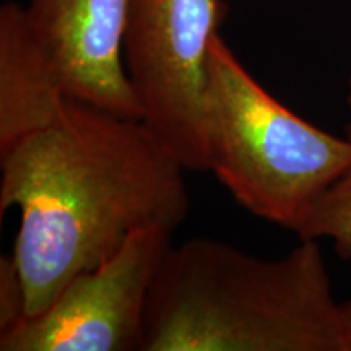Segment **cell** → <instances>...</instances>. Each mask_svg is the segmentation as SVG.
Returning <instances> with one entry per match:
<instances>
[{"mask_svg":"<svg viewBox=\"0 0 351 351\" xmlns=\"http://www.w3.org/2000/svg\"><path fill=\"white\" fill-rule=\"evenodd\" d=\"M129 5L130 0H28L23 8L70 98L142 121L124 65Z\"/></svg>","mask_w":351,"mask_h":351,"instance_id":"8992f818","label":"cell"},{"mask_svg":"<svg viewBox=\"0 0 351 351\" xmlns=\"http://www.w3.org/2000/svg\"><path fill=\"white\" fill-rule=\"evenodd\" d=\"M291 231L300 239H330L351 261V165L302 210Z\"/></svg>","mask_w":351,"mask_h":351,"instance_id":"ba28073f","label":"cell"},{"mask_svg":"<svg viewBox=\"0 0 351 351\" xmlns=\"http://www.w3.org/2000/svg\"><path fill=\"white\" fill-rule=\"evenodd\" d=\"M142 351H351V324L319 241L261 258L192 238L160 263Z\"/></svg>","mask_w":351,"mask_h":351,"instance_id":"7a4b0ae2","label":"cell"},{"mask_svg":"<svg viewBox=\"0 0 351 351\" xmlns=\"http://www.w3.org/2000/svg\"><path fill=\"white\" fill-rule=\"evenodd\" d=\"M0 215L20 212L13 257L26 317L135 231L178 230L191 207L187 169L142 121L73 98L52 124L0 150Z\"/></svg>","mask_w":351,"mask_h":351,"instance_id":"6da1fadb","label":"cell"},{"mask_svg":"<svg viewBox=\"0 0 351 351\" xmlns=\"http://www.w3.org/2000/svg\"><path fill=\"white\" fill-rule=\"evenodd\" d=\"M207 165L241 207L291 230L351 165V138L302 119L251 75L221 34L212 41L205 86Z\"/></svg>","mask_w":351,"mask_h":351,"instance_id":"3957f363","label":"cell"},{"mask_svg":"<svg viewBox=\"0 0 351 351\" xmlns=\"http://www.w3.org/2000/svg\"><path fill=\"white\" fill-rule=\"evenodd\" d=\"M346 103H348V106L351 108V78L348 80V93H346ZM346 135L351 138V124L346 127Z\"/></svg>","mask_w":351,"mask_h":351,"instance_id":"30bf717a","label":"cell"},{"mask_svg":"<svg viewBox=\"0 0 351 351\" xmlns=\"http://www.w3.org/2000/svg\"><path fill=\"white\" fill-rule=\"evenodd\" d=\"M28 315L26 288L13 254L0 256V333L19 326Z\"/></svg>","mask_w":351,"mask_h":351,"instance_id":"9c48e42d","label":"cell"},{"mask_svg":"<svg viewBox=\"0 0 351 351\" xmlns=\"http://www.w3.org/2000/svg\"><path fill=\"white\" fill-rule=\"evenodd\" d=\"M225 0H130L124 65L142 122L186 169L207 171L205 86Z\"/></svg>","mask_w":351,"mask_h":351,"instance_id":"277c9868","label":"cell"},{"mask_svg":"<svg viewBox=\"0 0 351 351\" xmlns=\"http://www.w3.org/2000/svg\"><path fill=\"white\" fill-rule=\"evenodd\" d=\"M69 99L23 5L5 2L0 7V150L52 124Z\"/></svg>","mask_w":351,"mask_h":351,"instance_id":"52a82bcc","label":"cell"},{"mask_svg":"<svg viewBox=\"0 0 351 351\" xmlns=\"http://www.w3.org/2000/svg\"><path fill=\"white\" fill-rule=\"evenodd\" d=\"M343 309H345L346 317H348L350 324H351V301H348V302H343Z\"/></svg>","mask_w":351,"mask_h":351,"instance_id":"8fae6325","label":"cell"},{"mask_svg":"<svg viewBox=\"0 0 351 351\" xmlns=\"http://www.w3.org/2000/svg\"><path fill=\"white\" fill-rule=\"evenodd\" d=\"M174 231H135L111 258L77 275L47 309L0 333V351H142L150 289Z\"/></svg>","mask_w":351,"mask_h":351,"instance_id":"5b68a950","label":"cell"}]
</instances>
